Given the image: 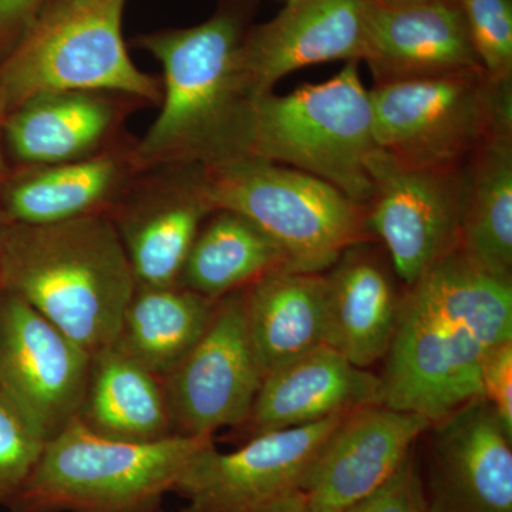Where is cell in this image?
<instances>
[{
	"mask_svg": "<svg viewBox=\"0 0 512 512\" xmlns=\"http://www.w3.org/2000/svg\"><path fill=\"white\" fill-rule=\"evenodd\" d=\"M370 0H288L269 22L252 25L241 63L259 96L286 74L336 62H363Z\"/></svg>",
	"mask_w": 512,
	"mask_h": 512,
	"instance_id": "cell-16",
	"label": "cell"
},
{
	"mask_svg": "<svg viewBox=\"0 0 512 512\" xmlns=\"http://www.w3.org/2000/svg\"><path fill=\"white\" fill-rule=\"evenodd\" d=\"M376 146L397 163L457 171L512 113V80L484 70L376 83L369 90Z\"/></svg>",
	"mask_w": 512,
	"mask_h": 512,
	"instance_id": "cell-8",
	"label": "cell"
},
{
	"mask_svg": "<svg viewBox=\"0 0 512 512\" xmlns=\"http://www.w3.org/2000/svg\"><path fill=\"white\" fill-rule=\"evenodd\" d=\"M131 97L103 92L40 93L13 107L3 138L25 165L69 163L96 156L120 141Z\"/></svg>",
	"mask_w": 512,
	"mask_h": 512,
	"instance_id": "cell-20",
	"label": "cell"
},
{
	"mask_svg": "<svg viewBox=\"0 0 512 512\" xmlns=\"http://www.w3.org/2000/svg\"><path fill=\"white\" fill-rule=\"evenodd\" d=\"M375 404H384L382 377L322 345L264 377L245 424L255 436Z\"/></svg>",
	"mask_w": 512,
	"mask_h": 512,
	"instance_id": "cell-19",
	"label": "cell"
},
{
	"mask_svg": "<svg viewBox=\"0 0 512 512\" xmlns=\"http://www.w3.org/2000/svg\"><path fill=\"white\" fill-rule=\"evenodd\" d=\"M254 512H318L309 503L308 498L302 491L286 495L284 498L274 501V503L265 505Z\"/></svg>",
	"mask_w": 512,
	"mask_h": 512,
	"instance_id": "cell-32",
	"label": "cell"
},
{
	"mask_svg": "<svg viewBox=\"0 0 512 512\" xmlns=\"http://www.w3.org/2000/svg\"><path fill=\"white\" fill-rule=\"evenodd\" d=\"M212 436L133 443L99 436L74 420L47 440L10 501L16 512H158Z\"/></svg>",
	"mask_w": 512,
	"mask_h": 512,
	"instance_id": "cell-4",
	"label": "cell"
},
{
	"mask_svg": "<svg viewBox=\"0 0 512 512\" xmlns=\"http://www.w3.org/2000/svg\"><path fill=\"white\" fill-rule=\"evenodd\" d=\"M377 3H382V5H410V3H419V2H427V0H375Z\"/></svg>",
	"mask_w": 512,
	"mask_h": 512,
	"instance_id": "cell-35",
	"label": "cell"
},
{
	"mask_svg": "<svg viewBox=\"0 0 512 512\" xmlns=\"http://www.w3.org/2000/svg\"><path fill=\"white\" fill-rule=\"evenodd\" d=\"M346 414L255 434L231 453H220L211 444L175 488L190 501L184 512H254L302 491L320 451Z\"/></svg>",
	"mask_w": 512,
	"mask_h": 512,
	"instance_id": "cell-12",
	"label": "cell"
},
{
	"mask_svg": "<svg viewBox=\"0 0 512 512\" xmlns=\"http://www.w3.org/2000/svg\"><path fill=\"white\" fill-rule=\"evenodd\" d=\"M198 167L141 171L109 212L136 284L178 285L198 232L212 214Z\"/></svg>",
	"mask_w": 512,
	"mask_h": 512,
	"instance_id": "cell-13",
	"label": "cell"
},
{
	"mask_svg": "<svg viewBox=\"0 0 512 512\" xmlns=\"http://www.w3.org/2000/svg\"><path fill=\"white\" fill-rule=\"evenodd\" d=\"M262 380L241 289L220 299L210 328L163 380L174 433L214 436L247 423Z\"/></svg>",
	"mask_w": 512,
	"mask_h": 512,
	"instance_id": "cell-11",
	"label": "cell"
},
{
	"mask_svg": "<svg viewBox=\"0 0 512 512\" xmlns=\"http://www.w3.org/2000/svg\"><path fill=\"white\" fill-rule=\"evenodd\" d=\"M481 392L512 433V340L498 343L485 355Z\"/></svg>",
	"mask_w": 512,
	"mask_h": 512,
	"instance_id": "cell-30",
	"label": "cell"
},
{
	"mask_svg": "<svg viewBox=\"0 0 512 512\" xmlns=\"http://www.w3.org/2000/svg\"><path fill=\"white\" fill-rule=\"evenodd\" d=\"M367 168L373 184L367 227L383 242L394 274L409 286L460 249L463 168L407 167L380 148Z\"/></svg>",
	"mask_w": 512,
	"mask_h": 512,
	"instance_id": "cell-9",
	"label": "cell"
},
{
	"mask_svg": "<svg viewBox=\"0 0 512 512\" xmlns=\"http://www.w3.org/2000/svg\"><path fill=\"white\" fill-rule=\"evenodd\" d=\"M377 148L359 62L346 63L328 82L286 96L266 93L252 111L247 157L311 174L365 207L373 195L367 163Z\"/></svg>",
	"mask_w": 512,
	"mask_h": 512,
	"instance_id": "cell-5",
	"label": "cell"
},
{
	"mask_svg": "<svg viewBox=\"0 0 512 512\" xmlns=\"http://www.w3.org/2000/svg\"><path fill=\"white\" fill-rule=\"evenodd\" d=\"M127 0H50L0 64L8 111L40 93L103 92L160 103L161 83L138 69L123 37Z\"/></svg>",
	"mask_w": 512,
	"mask_h": 512,
	"instance_id": "cell-7",
	"label": "cell"
},
{
	"mask_svg": "<svg viewBox=\"0 0 512 512\" xmlns=\"http://www.w3.org/2000/svg\"><path fill=\"white\" fill-rule=\"evenodd\" d=\"M242 298L264 377L325 345V272L276 269L242 289Z\"/></svg>",
	"mask_w": 512,
	"mask_h": 512,
	"instance_id": "cell-22",
	"label": "cell"
},
{
	"mask_svg": "<svg viewBox=\"0 0 512 512\" xmlns=\"http://www.w3.org/2000/svg\"><path fill=\"white\" fill-rule=\"evenodd\" d=\"M92 355L13 293L0 292V393L50 440L79 416Z\"/></svg>",
	"mask_w": 512,
	"mask_h": 512,
	"instance_id": "cell-10",
	"label": "cell"
},
{
	"mask_svg": "<svg viewBox=\"0 0 512 512\" xmlns=\"http://www.w3.org/2000/svg\"><path fill=\"white\" fill-rule=\"evenodd\" d=\"M10 225H12V222L8 220L5 212L0 208V292H2L3 252H5L6 238H8Z\"/></svg>",
	"mask_w": 512,
	"mask_h": 512,
	"instance_id": "cell-34",
	"label": "cell"
},
{
	"mask_svg": "<svg viewBox=\"0 0 512 512\" xmlns=\"http://www.w3.org/2000/svg\"><path fill=\"white\" fill-rule=\"evenodd\" d=\"M460 251L484 271L512 279V113L464 164Z\"/></svg>",
	"mask_w": 512,
	"mask_h": 512,
	"instance_id": "cell-23",
	"label": "cell"
},
{
	"mask_svg": "<svg viewBox=\"0 0 512 512\" xmlns=\"http://www.w3.org/2000/svg\"><path fill=\"white\" fill-rule=\"evenodd\" d=\"M49 2L50 0H0V50H5L6 56L29 32Z\"/></svg>",
	"mask_w": 512,
	"mask_h": 512,
	"instance_id": "cell-31",
	"label": "cell"
},
{
	"mask_svg": "<svg viewBox=\"0 0 512 512\" xmlns=\"http://www.w3.org/2000/svg\"><path fill=\"white\" fill-rule=\"evenodd\" d=\"M481 67L495 82L512 80V0H456Z\"/></svg>",
	"mask_w": 512,
	"mask_h": 512,
	"instance_id": "cell-27",
	"label": "cell"
},
{
	"mask_svg": "<svg viewBox=\"0 0 512 512\" xmlns=\"http://www.w3.org/2000/svg\"><path fill=\"white\" fill-rule=\"evenodd\" d=\"M258 0H218L197 26L146 33L134 45L163 67L161 111L133 144L138 173L247 157L256 93L241 63Z\"/></svg>",
	"mask_w": 512,
	"mask_h": 512,
	"instance_id": "cell-2",
	"label": "cell"
},
{
	"mask_svg": "<svg viewBox=\"0 0 512 512\" xmlns=\"http://www.w3.org/2000/svg\"><path fill=\"white\" fill-rule=\"evenodd\" d=\"M427 433V512H512V433L487 400H471Z\"/></svg>",
	"mask_w": 512,
	"mask_h": 512,
	"instance_id": "cell-14",
	"label": "cell"
},
{
	"mask_svg": "<svg viewBox=\"0 0 512 512\" xmlns=\"http://www.w3.org/2000/svg\"><path fill=\"white\" fill-rule=\"evenodd\" d=\"M6 114H8V107H6L5 100H3L2 94H0V183L9 174L5 157H3V123H5Z\"/></svg>",
	"mask_w": 512,
	"mask_h": 512,
	"instance_id": "cell-33",
	"label": "cell"
},
{
	"mask_svg": "<svg viewBox=\"0 0 512 512\" xmlns=\"http://www.w3.org/2000/svg\"><path fill=\"white\" fill-rule=\"evenodd\" d=\"M325 274V345L369 369L387 355L402 295L392 266L367 241L339 256Z\"/></svg>",
	"mask_w": 512,
	"mask_h": 512,
	"instance_id": "cell-21",
	"label": "cell"
},
{
	"mask_svg": "<svg viewBox=\"0 0 512 512\" xmlns=\"http://www.w3.org/2000/svg\"><path fill=\"white\" fill-rule=\"evenodd\" d=\"M431 423L386 404L346 414L320 451L302 493L318 512H343L396 473Z\"/></svg>",
	"mask_w": 512,
	"mask_h": 512,
	"instance_id": "cell-15",
	"label": "cell"
},
{
	"mask_svg": "<svg viewBox=\"0 0 512 512\" xmlns=\"http://www.w3.org/2000/svg\"><path fill=\"white\" fill-rule=\"evenodd\" d=\"M416 448L389 480L343 512H427L426 490Z\"/></svg>",
	"mask_w": 512,
	"mask_h": 512,
	"instance_id": "cell-29",
	"label": "cell"
},
{
	"mask_svg": "<svg viewBox=\"0 0 512 512\" xmlns=\"http://www.w3.org/2000/svg\"><path fill=\"white\" fill-rule=\"evenodd\" d=\"M282 268L289 269L284 251L254 222L237 212L214 211L192 244L178 285L221 299Z\"/></svg>",
	"mask_w": 512,
	"mask_h": 512,
	"instance_id": "cell-26",
	"label": "cell"
},
{
	"mask_svg": "<svg viewBox=\"0 0 512 512\" xmlns=\"http://www.w3.org/2000/svg\"><path fill=\"white\" fill-rule=\"evenodd\" d=\"M363 62L376 83L483 70L456 0L396 6L370 0Z\"/></svg>",
	"mask_w": 512,
	"mask_h": 512,
	"instance_id": "cell-17",
	"label": "cell"
},
{
	"mask_svg": "<svg viewBox=\"0 0 512 512\" xmlns=\"http://www.w3.org/2000/svg\"><path fill=\"white\" fill-rule=\"evenodd\" d=\"M198 181L212 211L254 222L284 251L291 271L322 274L370 235L365 205L288 165L242 157L198 167Z\"/></svg>",
	"mask_w": 512,
	"mask_h": 512,
	"instance_id": "cell-6",
	"label": "cell"
},
{
	"mask_svg": "<svg viewBox=\"0 0 512 512\" xmlns=\"http://www.w3.org/2000/svg\"><path fill=\"white\" fill-rule=\"evenodd\" d=\"M218 302L181 285H137L113 346L164 380L210 328Z\"/></svg>",
	"mask_w": 512,
	"mask_h": 512,
	"instance_id": "cell-25",
	"label": "cell"
},
{
	"mask_svg": "<svg viewBox=\"0 0 512 512\" xmlns=\"http://www.w3.org/2000/svg\"><path fill=\"white\" fill-rule=\"evenodd\" d=\"M133 144L117 141L96 156L26 165L0 183V208L12 224L46 225L107 215L137 177Z\"/></svg>",
	"mask_w": 512,
	"mask_h": 512,
	"instance_id": "cell-18",
	"label": "cell"
},
{
	"mask_svg": "<svg viewBox=\"0 0 512 512\" xmlns=\"http://www.w3.org/2000/svg\"><path fill=\"white\" fill-rule=\"evenodd\" d=\"M77 420L113 440L146 443L175 436L163 380L113 345L92 355Z\"/></svg>",
	"mask_w": 512,
	"mask_h": 512,
	"instance_id": "cell-24",
	"label": "cell"
},
{
	"mask_svg": "<svg viewBox=\"0 0 512 512\" xmlns=\"http://www.w3.org/2000/svg\"><path fill=\"white\" fill-rule=\"evenodd\" d=\"M46 440L0 393V503L9 504L32 473Z\"/></svg>",
	"mask_w": 512,
	"mask_h": 512,
	"instance_id": "cell-28",
	"label": "cell"
},
{
	"mask_svg": "<svg viewBox=\"0 0 512 512\" xmlns=\"http://www.w3.org/2000/svg\"><path fill=\"white\" fill-rule=\"evenodd\" d=\"M505 340H512V279L484 271L460 249L444 256L402 295L384 404L431 424L443 420L483 397L484 357Z\"/></svg>",
	"mask_w": 512,
	"mask_h": 512,
	"instance_id": "cell-1",
	"label": "cell"
},
{
	"mask_svg": "<svg viewBox=\"0 0 512 512\" xmlns=\"http://www.w3.org/2000/svg\"><path fill=\"white\" fill-rule=\"evenodd\" d=\"M136 278L109 215L10 225L2 289L94 355L114 343Z\"/></svg>",
	"mask_w": 512,
	"mask_h": 512,
	"instance_id": "cell-3",
	"label": "cell"
}]
</instances>
